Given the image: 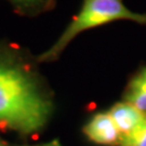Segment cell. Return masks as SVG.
Instances as JSON below:
<instances>
[{
  "label": "cell",
  "mask_w": 146,
  "mask_h": 146,
  "mask_svg": "<svg viewBox=\"0 0 146 146\" xmlns=\"http://www.w3.org/2000/svg\"><path fill=\"white\" fill-rule=\"evenodd\" d=\"M51 110L50 101L28 74L0 61V125L33 133L44 127Z\"/></svg>",
  "instance_id": "6da1fadb"
},
{
  "label": "cell",
  "mask_w": 146,
  "mask_h": 146,
  "mask_svg": "<svg viewBox=\"0 0 146 146\" xmlns=\"http://www.w3.org/2000/svg\"><path fill=\"white\" fill-rule=\"evenodd\" d=\"M44 146H62V144L58 141V140H54V141L49 142L48 144H46Z\"/></svg>",
  "instance_id": "52a82bcc"
},
{
  "label": "cell",
  "mask_w": 146,
  "mask_h": 146,
  "mask_svg": "<svg viewBox=\"0 0 146 146\" xmlns=\"http://www.w3.org/2000/svg\"><path fill=\"white\" fill-rule=\"evenodd\" d=\"M86 136L91 142L99 145H114L120 141L119 130L108 111L98 113L84 127Z\"/></svg>",
  "instance_id": "3957f363"
},
{
  "label": "cell",
  "mask_w": 146,
  "mask_h": 146,
  "mask_svg": "<svg viewBox=\"0 0 146 146\" xmlns=\"http://www.w3.org/2000/svg\"><path fill=\"white\" fill-rule=\"evenodd\" d=\"M16 2H31V1H35V0H13Z\"/></svg>",
  "instance_id": "ba28073f"
},
{
  "label": "cell",
  "mask_w": 146,
  "mask_h": 146,
  "mask_svg": "<svg viewBox=\"0 0 146 146\" xmlns=\"http://www.w3.org/2000/svg\"><path fill=\"white\" fill-rule=\"evenodd\" d=\"M0 146H3V145H2V143H0Z\"/></svg>",
  "instance_id": "9c48e42d"
},
{
  "label": "cell",
  "mask_w": 146,
  "mask_h": 146,
  "mask_svg": "<svg viewBox=\"0 0 146 146\" xmlns=\"http://www.w3.org/2000/svg\"><path fill=\"white\" fill-rule=\"evenodd\" d=\"M125 102L146 113V67L140 70L130 81L125 94Z\"/></svg>",
  "instance_id": "5b68a950"
},
{
  "label": "cell",
  "mask_w": 146,
  "mask_h": 146,
  "mask_svg": "<svg viewBox=\"0 0 146 146\" xmlns=\"http://www.w3.org/2000/svg\"><path fill=\"white\" fill-rule=\"evenodd\" d=\"M128 20L146 25V14L129 10L122 0H84L82 7L62 36L41 55V60L56 58L80 33L115 21Z\"/></svg>",
  "instance_id": "7a4b0ae2"
},
{
  "label": "cell",
  "mask_w": 146,
  "mask_h": 146,
  "mask_svg": "<svg viewBox=\"0 0 146 146\" xmlns=\"http://www.w3.org/2000/svg\"><path fill=\"white\" fill-rule=\"evenodd\" d=\"M108 114L114 120L121 136L127 135L133 130H135L146 119L145 113L137 110L133 105L127 102L115 104L108 110Z\"/></svg>",
  "instance_id": "277c9868"
},
{
  "label": "cell",
  "mask_w": 146,
  "mask_h": 146,
  "mask_svg": "<svg viewBox=\"0 0 146 146\" xmlns=\"http://www.w3.org/2000/svg\"><path fill=\"white\" fill-rule=\"evenodd\" d=\"M119 146H146V119L131 133L120 137Z\"/></svg>",
  "instance_id": "8992f818"
}]
</instances>
